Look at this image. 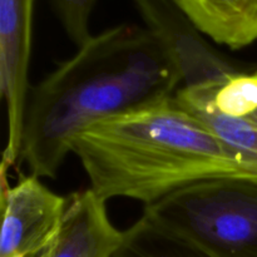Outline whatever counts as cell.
<instances>
[{"mask_svg": "<svg viewBox=\"0 0 257 257\" xmlns=\"http://www.w3.org/2000/svg\"><path fill=\"white\" fill-rule=\"evenodd\" d=\"M95 2L97 0H52L60 24L77 47L84 44L92 37L89 23Z\"/></svg>", "mask_w": 257, "mask_h": 257, "instance_id": "cell-9", "label": "cell"}, {"mask_svg": "<svg viewBox=\"0 0 257 257\" xmlns=\"http://www.w3.org/2000/svg\"><path fill=\"white\" fill-rule=\"evenodd\" d=\"M145 215L211 257H257V183L215 178L182 188Z\"/></svg>", "mask_w": 257, "mask_h": 257, "instance_id": "cell-3", "label": "cell"}, {"mask_svg": "<svg viewBox=\"0 0 257 257\" xmlns=\"http://www.w3.org/2000/svg\"><path fill=\"white\" fill-rule=\"evenodd\" d=\"M52 246V245H50ZM50 246L48 248H45V250L40 251L39 253H37V255L32 256V257H49V252H50Z\"/></svg>", "mask_w": 257, "mask_h": 257, "instance_id": "cell-11", "label": "cell"}, {"mask_svg": "<svg viewBox=\"0 0 257 257\" xmlns=\"http://www.w3.org/2000/svg\"><path fill=\"white\" fill-rule=\"evenodd\" d=\"M8 171L2 166L0 257H32L57 237L67 197L53 192L32 173L10 185Z\"/></svg>", "mask_w": 257, "mask_h": 257, "instance_id": "cell-4", "label": "cell"}, {"mask_svg": "<svg viewBox=\"0 0 257 257\" xmlns=\"http://www.w3.org/2000/svg\"><path fill=\"white\" fill-rule=\"evenodd\" d=\"M243 119L247 120V122L251 123V124H252L253 127L257 128V104L252 108V110H251V112L248 113V114L246 115L245 118H243Z\"/></svg>", "mask_w": 257, "mask_h": 257, "instance_id": "cell-10", "label": "cell"}, {"mask_svg": "<svg viewBox=\"0 0 257 257\" xmlns=\"http://www.w3.org/2000/svg\"><path fill=\"white\" fill-rule=\"evenodd\" d=\"M112 257H211L192 243L170 232L143 213L123 231Z\"/></svg>", "mask_w": 257, "mask_h": 257, "instance_id": "cell-8", "label": "cell"}, {"mask_svg": "<svg viewBox=\"0 0 257 257\" xmlns=\"http://www.w3.org/2000/svg\"><path fill=\"white\" fill-rule=\"evenodd\" d=\"M94 191L150 206L203 181L257 183V161L221 140L175 95L95 122L72 142Z\"/></svg>", "mask_w": 257, "mask_h": 257, "instance_id": "cell-2", "label": "cell"}, {"mask_svg": "<svg viewBox=\"0 0 257 257\" xmlns=\"http://www.w3.org/2000/svg\"><path fill=\"white\" fill-rule=\"evenodd\" d=\"M35 0H0V93L7 105L5 155L20 153L23 123L30 92L33 15Z\"/></svg>", "mask_w": 257, "mask_h": 257, "instance_id": "cell-5", "label": "cell"}, {"mask_svg": "<svg viewBox=\"0 0 257 257\" xmlns=\"http://www.w3.org/2000/svg\"><path fill=\"white\" fill-rule=\"evenodd\" d=\"M182 75L146 27L120 24L92 35L30 88L19 161L54 178L75 136L95 122L172 97Z\"/></svg>", "mask_w": 257, "mask_h": 257, "instance_id": "cell-1", "label": "cell"}, {"mask_svg": "<svg viewBox=\"0 0 257 257\" xmlns=\"http://www.w3.org/2000/svg\"><path fill=\"white\" fill-rule=\"evenodd\" d=\"M123 238L107 212V201L93 190L67 196V207L49 257H112Z\"/></svg>", "mask_w": 257, "mask_h": 257, "instance_id": "cell-6", "label": "cell"}, {"mask_svg": "<svg viewBox=\"0 0 257 257\" xmlns=\"http://www.w3.org/2000/svg\"><path fill=\"white\" fill-rule=\"evenodd\" d=\"M185 17L218 45L233 50L257 40V0H172Z\"/></svg>", "mask_w": 257, "mask_h": 257, "instance_id": "cell-7", "label": "cell"}, {"mask_svg": "<svg viewBox=\"0 0 257 257\" xmlns=\"http://www.w3.org/2000/svg\"><path fill=\"white\" fill-rule=\"evenodd\" d=\"M256 75H257V72H256Z\"/></svg>", "mask_w": 257, "mask_h": 257, "instance_id": "cell-12", "label": "cell"}]
</instances>
